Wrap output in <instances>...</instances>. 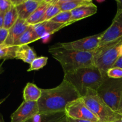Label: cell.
Here are the masks:
<instances>
[{
  "instance_id": "6da1fadb",
  "label": "cell",
  "mask_w": 122,
  "mask_h": 122,
  "mask_svg": "<svg viewBox=\"0 0 122 122\" xmlns=\"http://www.w3.org/2000/svg\"><path fill=\"white\" fill-rule=\"evenodd\" d=\"M76 89L67 81L63 82L57 87L42 89V95L38 101L39 113H57L65 112L70 102L80 98Z\"/></svg>"
},
{
  "instance_id": "7a4b0ae2",
  "label": "cell",
  "mask_w": 122,
  "mask_h": 122,
  "mask_svg": "<svg viewBox=\"0 0 122 122\" xmlns=\"http://www.w3.org/2000/svg\"><path fill=\"white\" fill-rule=\"evenodd\" d=\"M105 77L106 76L94 66L80 68L64 74L63 79L70 83L76 89L81 97H83L89 89L97 91Z\"/></svg>"
},
{
  "instance_id": "3957f363",
  "label": "cell",
  "mask_w": 122,
  "mask_h": 122,
  "mask_svg": "<svg viewBox=\"0 0 122 122\" xmlns=\"http://www.w3.org/2000/svg\"><path fill=\"white\" fill-rule=\"evenodd\" d=\"M50 54L61 66L64 74L82 67L94 66V51L82 52L56 45L48 50Z\"/></svg>"
},
{
  "instance_id": "277c9868",
  "label": "cell",
  "mask_w": 122,
  "mask_h": 122,
  "mask_svg": "<svg viewBox=\"0 0 122 122\" xmlns=\"http://www.w3.org/2000/svg\"><path fill=\"white\" fill-rule=\"evenodd\" d=\"M97 93L113 111L122 114V78L112 79L106 76Z\"/></svg>"
},
{
  "instance_id": "5b68a950",
  "label": "cell",
  "mask_w": 122,
  "mask_h": 122,
  "mask_svg": "<svg viewBox=\"0 0 122 122\" xmlns=\"http://www.w3.org/2000/svg\"><path fill=\"white\" fill-rule=\"evenodd\" d=\"M121 44L122 38L98 48L94 51V66L104 76H107V71L113 66L119 57V47Z\"/></svg>"
},
{
  "instance_id": "8992f818",
  "label": "cell",
  "mask_w": 122,
  "mask_h": 122,
  "mask_svg": "<svg viewBox=\"0 0 122 122\" xmlns=\"http://www.w3.org/2000/svg\"><path fill=\"white\" fill-rule=\"evenodd\" d=\"M81 98L86 106L101 122H114L119 119L120 114L108 107L95 91L89 89L86 94Z\"/></svg>"
},
{
  "instance_id": "52a82bcc",
  "label": "cell",
  "mask_w": 122,
  "mask_h": 122,
  "mask_svg": "<svg viewBox=\"0 0 122 122\" xmlns=\"http://www.w3.org/2000/svg\"><path fill=\"white\" fill-rule=\"evenodd\" d=\"M65 113L66 116L70 119L94 122L100 121L98 118L86 106L82 98L70 102L66 106Z\"/></svg>"
},
{
  "instance_id": "ba28073f",
  "label": "cell",
  "mask_w": 122,
  "mask_h": 122,
  "mask_svg": "<svg viewBox=\"0 0 122 122\" xmlns=\"http://www.w3.org/2000/svg\"><path fill=\"white\" fill-rule=\"evenodd\" d=\"M103 32L69 42L58 43L56 46L82 52H91L98 48Z\"/></svg>"
},
{
  "instance_id": "9c48e42d",
  "label": "cell",
  "mask_w": 122,
  "mask_h": 122,
  "mask_svg": "<svg viewBox=\"0 0 122 122\" xmlns=\"http://www.w3.org/2000/svg\"><path fill=\"white\" fill-rule=\"evenodd\" d=\"M122 38V11L117 12L112 23L103 32L98 47L113 42Z\"/></svg>"
},
{
  "instance_id": "30bf717a",
  "label": "cell",
  "mask_w": 122,
  "mask_h": 122,
  "mask_svg": "<svg viewBox=\"0 0 122 122\" xmlns=\"http://www.w3.org/2000/svg\"><path fill=\"white\" fill-rule=\"evenodd\" d=\"M38 113V102L23 101L11 116V122H25Z\"/></svg>"
},
{
  "instance_id": "8fae6325",
  "label": "cell",
  "mask_w": 122,
  "mask_h": 122,
  "mask_svg": "<svg viewBox=\"0 0 122 122\" xmlns=\"http://www.w3.org/2000/svg\"><path fill=\"white\" fill-rule=\"evenodd\" d=\"M11 1L16 7L19 17L26 21L40 5L43 0H15Z\"/></svg>"
},
{
  "instance_id": "7c38bea8",
  "label": "cell",
  "mask_w": 122,
  "mask_h": 122,
  "mask_svg": "<svg viewBox=\"0 0 122 122\" xmlns=\"http://www.w3.org/2000/svg\"><path fill=\"white\" fill-rule=\"evenodd\" d=\"M29 26L26 20L19 18L15 24L8 30V36L4 44L8 46L14 45L21 35L28 28Z\"/></svg>"
},
{
  "instance_id": "4fadbf2b",
  "label": "cell",
  "mask_w": 122,
  "mask_h": 122,
  "mask_svg": "<svg viewBox=\"0 0 122 122\" xmlns=\"http://www.w3.org/2000/svg\"><path fill=\"white\" fill-rule=\"evenodd\" d=\"M67 25L66 24H60L51 21H46L34 25L36 33L40 39L45 36L53 34L60 30Z\"/></svg>"
},
{
  "instance_id": "5bb4252c",
  "label": "cell",
  "mask_w": 122,
  "mask_h": 122,
  "mask_svg": "<svg viewBox=\"0 0 122 122\" xmlns=\"http://www.w3.org/2000/svg\"><path fill=\"white\" fill-rule=\"evenodd\" d=\"M98 8L94 3L84 5L71 11V17L70 23L73 24L76 21L96 14Z\"/></svg>"
},
{
  "instance_id": "9a60e30c",
  "label": "cell",
  "mask_w": 122,
  "mask_h": 122,
  "mask_svg": "<svg viewBox=\"0 0 122 122\" xmlns=\"http://www.w3.org/2000/svg\"><path fill=\"white\" fill-rule=\"evenodd\" d=\"M66 115L65 112L57 113H38L25 122H59Z\"/></svg>"
},
{
  "instance_id": "2e32d148",
  "label": "cell",
  "mask_w": 122,
  "mask_h": 122,
  "mask_svg": "<svg viewBox=\"0 0 122 122\" xmlns=\"http://www.w3.org/2000/svg\"><path fill=\"white\" fill-rule=\"evenodd\" d=\"M36 57L35 52L28 45L18 46L15 54V59L21 60L25 63L30 64Z\"/></svg>"
},
{
  "instance_id": "e0dca14e",
  "label": "cell",
  "mask_w": 122,
  "mask_h": 122,
  "mask_svg": "<svg viewBox=\"0 0 122 122\" xmlns=\"http://www.w3.org/2000/svg\"><path fill=\"white\" fill-rule=\"evenodd\" d=\"M23 99L26 101L38 102L42 95V89L32 83H27L23 90Z\"/></svg>"
},
{
  "instance_id": "ac0fdd59",
  "label": "cell",
  "mask_w": 122,
  "mask_h": 122,
  "mask_svg": "<svg viewBox=\"0 0 122 122\" xmlns=\"http://www.w3.org/2000/svg\"><path fill=\"white\" fill-rule=\"evenodd\" d=\"M61 11H71L84 5L93 3L91 0H56Z\"/></svg>"
},
{
  "instance_id": "d6986e66",
  "label": "cell",
  "mask_w": 122,
  "mask_h": 122,
  "mask_svg": "<svg viewBox=\"0 0 122 122\" xmlns=\"http://www.w3.org/2000/svg\"><path fill=\"white\" fill-rule=\"evenodd\" d=\"M50 1L43 0L40 5L33 13V14L26 20V22L29 25H34L39 24L41 22V20L45 14L46 10L47 9Z\"/></svg>"
},
{
  "instance_id": "ffe728a7",
  "label": "cell",
  "mask_w": 122,
  "mask_h": 122,
  "mask_svg": "<svg viewBox=\"0 0 122 122\" xmlns=\"http://www.w3.org/2000/svg\"><path fill=\"white\" fill-rule=\"evenodd\" d=\"M40 39L37 33H36L34 27L32 25H29L26 30L21 35L14 45L20 46L23 45H28L33 42Z\"/></svg>"
},
{
  "instance_id": "44dd1931",
  "label": "cell",
  "mask_w": 122,
  "mask_h": 122,
  "mask_svg": "<svg viewBox=\"0 0 122 122\" xmlns=\"http://www.w3.org/2000/svg\"><path fill=\"white\" fill-rule=\"evenodd\" d=\"M19 14L16 7L13 4L10 9L5 14L4 18V28L9 30L19 19Z\"/></svg>"
},
{
  "instance_id": "7402d4cb",
  "label": "cell",
  "mask_w": 122,
  "mask_h": 122,
  "mask_svg": "<svg viewBox=\"0 0 122 122\" xmlns=\"http://www.w3.org/2000/svg\"><path fill=\"white\" fill-rule=\"evenodd\" d=\"M61 11V10L58 4L56 2V0H51L50 4L48 7L47 9L46 10L45 14H44L41 23L46 21H50Z\"/></svg>"
},
{
  "instance_id": "603a6c76",
  "label": "cell",
  "mask_w": 122,
  "mask_h": 122,
  "mask_svg": "<svg viewBox=\"0 0 122 122\" xmlns=\"http://www.w3.org/2000/svg\"><path fill=\"white\" fill-rule=\"evenodd\" d=\"M18 46H8L4 44L0 45V60L15 58V54Z\"/></svg>"
},
{
  "instance_id": "cb8c5ba5",
  "label": "cell",
  "mask_w": 122,
  "mask_h": 122,
  "mask_svg": "<svg viewBox=\"0 0 122 122\" xmlns=\"http://www.w3.org/2000/svg\"><path fill=\"white\" fill-rule=\"evenodd\" d=\"M71 11H61L57 15L52 18L50 21L60 24H66L68 26L71 25L70 23L71 19Z\"/></svg>"
},
{
  "instance_id": "d4e9b609",
  "label": "cell",
  "mask_w": 122,
  "mask_h": 122,
  "mask_svg": "<svg viewBox=\"0 0 122 122\" xmlns=\"http://www.w3.org/2000/svg\"><path fill=\"white\" fill-rule=\"evenodd\" d=\"M48 58L44 56H41L39 57H36L32 63L30 64L29 69H27V71H31L33 70H38L42 69L45 66L47 63Z\"/></svg>"
},
{
  "instance_id": "484cf974",
  "label": "cell",
  "mask_w": 122,
  "mask_h": 122,
  "mask_svg": "<svg viewBox=\"0 0 122 122\" xmlns=\"http://www.w3.org/2000/svg\"><path fill=\"white\" fill-rule=\"evenodd\" d=\"M107 76L109 78L122 79V69L116 67H112L107 71Z\"/></svg>"
},
{
  "instance_id": "4316f807",
  "label": "cell",
  "mask_w": 122,
  "mask_h": 122,
  "mask_svg": "<svg viewBox=\"0 0 122 122\" xmlns=\"http://www.w3.org/2000/svg\"><path fill=\"white\" fill-rule=\"evenodd\" d=\"M13 5L11 0H0V13L5 14Z\"/></svg>"
},
{
  "instance_id": "83f0119b",
  "label": "cell",
  "mask_w": 122,
  "mask_h": 122,
  "mask_svg": "<svg viewBox=\"0 0 122 122\" xmlns=\"http://www.w3.org/2000/svg\"><path fill=\"white\" fill-rule=\"evenodd\" d=\"M8 30L6 29L1 28L0 29V45L4 44L8 36Z\"/></svg>"
},
{
  "instance_id": "f1b7e54d",
  "label": "cell",
  "mask_w": 122,
  "mask_h": 122,
  "mask_svg": "<svg viewBox=\"0 0 122 122\" xmlns=\"http://www.w3.org/2000/svg\"><path fill=\"white\" fill-rule=\"evenodd\" d=\"M113 67H119L122 69V57L119 56L117 60L116 61L115 63L113 65Z\"/></svg>"
},
{
  "instance_id": "f546056e",
  "label": "cell",
  "mask_w": 122,
  "mask_h": 122,
  "mask_svg": "<svg viewBox=\"0 0 122 122\" xmlns=\"http://www.w3.org/2000/svg\"><path fill=\"white\" fill-rule=\"evenodd\" d=\"M117 6V12L122 11V0H116Z\"/></svg>"
},
{
  "instance_id": "4dcf8cb0",
  "label": "cell",
  "mask_w": 122,
  "mask_h": 122,
  "mask_svg": "<svg viewBox=\"0 0 122 122\" xmlns=\"http://www.w3.org/2000/svg\"><path fill=\"white\" fill-rule=\"evenodd\" d=\"M4 14L0 13V29L3 27L4 25Z\"/></svg>"
},
{
  "instance_id": "1f68e13d",
  "label": "cell",
  "mask_w": 122,
  "mask_h": 122,
  "mask_svg": "<svg viewBox=\"0 0 122 122\" xmlns=\"http://www.w3.org/2000/svg\"><path fill=\"white\" fill-rule=\"evenodd\" d=\"M68 119L69 120V121L70 122H94L91 121H88V120H76V119H70V118L67 117ZM98 122H101V121H99Z\"/></svg>"
},
{
  "instance_id": "d6a6232c",
  "label": "cell",
  "mask_w": 122,
  "mask_h": 122,
  "mask_svg": "<svg viewBox=\"0 0 122 122\" xmlns=\"http://www.w3.org/2000/svg\"><path fill=\"white\" fill-rule=\"evenodd\" d=\"M59 122H70L69 121V120L68 119L67 117L65 116L61 120V121H60Z\"/></svg>"
},
{
  "instance_id": "836d02e7",
  "label": "cell",
  "mask_w": 122,
  "mask_h": 122,
  "mask_svg": "<svg viewBox=\"0 0 122 122\" xmlns=\"http://www.w3.org/2000/svg\"><path fill=\"white\" fill-rule=\"evenodd\" d=\"M2 64H3V63H2L1 64H0V75L2 74L4 71V69L2 67Z\"/></svg>"
},
{
  "instance_id": "e575fe53",
  "label": "cell",
  "mask_w": 122,
  "mask_h": 122,
  "mask_svg": "<svg viewBox=\"0 0 122 122\" xmlns=\"http://www.w3.org/2000/svg\"><path fill=\"white\" fill-rule=\"evenodd\" d=\"M119 56L122 57V44H121L119 47Z\"/></svg>"
},
{
  "instance_id": "d590c367",
  "label": "cell",
  "mask_w": 122,
  "mask_h": 122,
  "mask_svg": "<svg viewBox=\"0 0 122 122\" xmlns=\"http://www.w3.org/2000/svg\"><path fill=\"white\" fill-rule=\"evenodd\" d=\"M0 122H5L4 120L3 117H2V116L1 115V113H0Z\"/></svg>"
},
{
  "instance_id": "8d00e7d4",
  "label": "cell",
  "mask_w": 122,
  "mask_h": 122,
  "mask_svg": "<svg viewBox=\"0 0 122 122\" xmlns=\"http://www.w3.org/2000/svg\"><path fill=\"white\" fill-rule=\"evenodd\" d=\"M120 114V117H119V120L120 122H122V114Z\"/></svg>"
},
{
  "instance_id": "74e56055",
  "label": "cell",
  "mask_w": 122,
  "mask_h": 122,
  "mask_svg": "<svg viewBox=\"0 0 122 122\" xmlns=\"http://www.w3.org/2000/svg\"><path fill=\"white\" fill-rule=\"evenodd\" d=\"M5 100V98H4V99H2V100H0V104H1L2 103V102H3V101H4Z\"/></svg>"
},
{
  "instance_id": "f35d334b",
  "label": "cell",
  "mask_w": 122,
  "mask_h": 122,
  "mask_svg": "<svg viewBox=\"0 0 122 122\" xmlns=\"http://www.w3.org/2000/svg\"><path fill=\"white\" fill-rule=\"evenodd\" d=\"M120 122L119 121V120H116V121H115V122Z\"/></svg>"
}]
</instances>
